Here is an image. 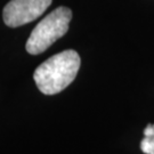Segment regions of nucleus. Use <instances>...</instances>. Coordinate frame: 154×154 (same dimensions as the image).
I'll use <instances>...</instances> for the list:
<instances>
[{
  "label": "nucleus",
  "mask_w": 154,
  "mask_h": 154,
  "mask_svg": "<svg viewBox=\"0 0 154 154\" xmlns=\"http://www.w3.org/2000/svg\"><path fill=\"white\" fill-rule=\"evenodd\" d=\"M80 56L75 50L67 49L51 56L35 69L33 79L45 95H55L71 85L80 69Z\"/></svg>",
  "instance_id": "nucleus-1"
},
{
  "label": "nucleus",
  "mask_w": 154,
  "mask_h": 154,
  "mask_svg": "<svg viewBox=\"0 0 154 154\" xmlns=\"http://www.w3.org/2000/svg\"><path fill=\"white\" fill-rule=\"evenodd\" d=\"M72 11L67 7H58L45 17L29 37L25 48L31 55H38L48 49L69 30Z\"/></svg>",
  "instance_id": "nucleus-2"
},
{
  "label": "nucleus",
  "mask_w": 154,
  "mask_h": 154,
  "mask_svg": "<svg viewBox=\"0 0 154 154\" xmlns=\"http://www.w3.org/2000/svg\"><path fill=\"white\" fill-rule=\"evenodd\" d=\"M51 0H11L4 7V22L9 28H17L32 22L44 14Z\"/></svg>",
  "instance_id": "nucleus-3"
},
{
  "label": "nucleus",
  "mask_w": 154,
  "mask_h": 154,
  "mask_svg": "<svg viewBox=\"0 0 154 154\" xmlns=\"http://www.w3.org/2000/svg\"><path fill=\"white\" fill-rule=\"evenodd\" d=\"M142 152L145 154H154V125H149L144 130V138L140 142Z\"/></svg>",
  "instance_id": "nucleus-4"
}]
</instances>
